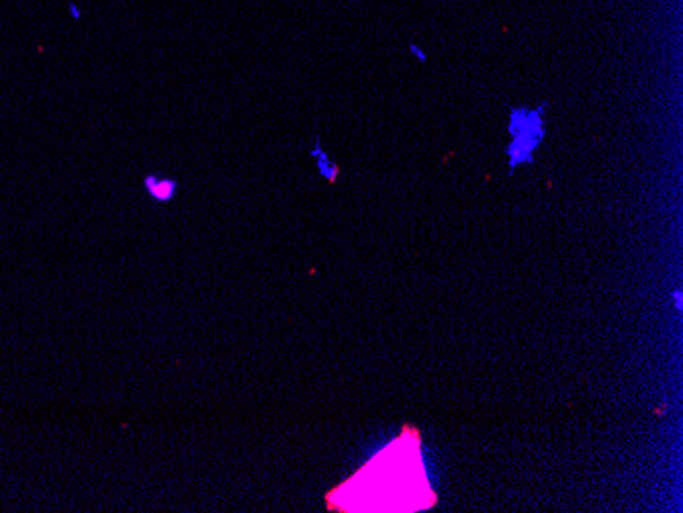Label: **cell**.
Returning <instances> with one entry per match:
<instances>
[{"instance_id":"2","label":"cell","mask_w":683,"mask_h":513,"mask_svg":"<svg viewBox=\"0 0 683 513\" xmlns=\"http://www.w3.org/2000/svg\"><path fill=\"white\" fill-rule=\"evenodd\" d=\"M146 188L156 201H168L176 192V182L172 178H162V176H148L146 178Z\"/></svg>"},{"instance_id":"6","label":"cell","mask_w":683,"mask_h":513,"mask_svg":"<svg viewBox=\"0 0 683 513\" xmlns=\"http://www.w3.org/2000/svg\"><path fill=\"white\" fill-rule=\"evenodd\" d=\"M673 303H675V309H677V311H682V307H683L682 290H675V292H673Z\"/></svg>"},{"instance_id":"1","label":"cell","mask_w":683,"mask_h":513,"mask_svg":"<svg viewBox=\"0 0 683 513\" xmlns=\"http://www.w3.org/2000/svg\"><path fill=\"white\" fill-rule=\"evenodd\" d=\"M544 111L546 105L542 103L538 107H515L508 114L510 143L506 148V158L512 172L534 162L536 150L546 135Z\"/></svg>"},{"instance_id":"4","label":"cell","mask_w":683,"mask_h":513,"mask_svg":"<svg viewBox=\"0 0 683 513\" xmlns=\"http://www.w3.org/2000/svg\"><path fill=\"white\" fill-rule=\"evenodd\" d=\"M409 56L415 57V59H417V61H422V63H426V61H428V54H426V50H424V48H419L417 43H409Z\"/></svg>"},{"instance_id":"5","label":"cell","mask_w":683,"mask_h":513,"mask_svg":"<svg viewBox=\"0 0 683 513\" xmlns=\"http://www.w3.org/2000/svg\"><path fill=\"white\" fill-rule=\"evenodd\" d=\"M68 12L72 14V19H82V14H84L82 6L76 4V2H70V4H68Z\"/></svg>"},{"instance_id":"3","label":"cell","mask_w":683,"mask_h":513,"mask_svg":"<svg viewBox=\"0 0 683 513\" xmlns=\"http://www.w3.org/2000/svg\"><path fill=\"white\" fill-rule=\"evenodd\" d=\"M311 156H313L315 162H317V170H319V174H321L328 182H334V180L338 178V174H340L338 164L328 156V152H326L319 143H315V145L311 148Z\"/></svg>"}]
</instances>
